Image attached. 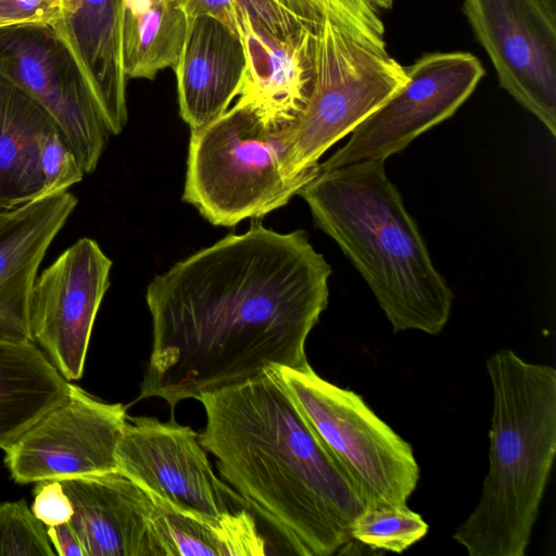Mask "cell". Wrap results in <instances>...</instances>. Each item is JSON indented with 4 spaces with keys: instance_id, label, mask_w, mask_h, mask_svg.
Here are the masks:
<instances>
[{
    "instance_id": "cell-1",
    "label": "cell",
    "mask_w": 556,
    "mask_h": 556,
    "mask_svg": "<svg viewBox=\"0 0 556 556\" xmlns=\"http://www.w3.org/2000/svg\"><path fill=\"white\" fill-rule=\"evenodd\" d=\"M331 267L303 230L253 223L157 275L147 288L152 348L138 400L180 402L269 368L308 364Z\"/></svg>"
},
{
    "instance_id": "cell-2",
    "label": "cell",
    "mask_w": 556,
    "mask_h": 556,
    "mask_svg": "<svg viewBox=\"0 0 556 556\" xmlns=\"http://www.w3.org/2000/svg\"><path fill=\"white\" fill-rule=\"evenodd\" d=\"M199 440L220 476L301 556H330L353 540L365 507L275 368L205 393Z\"/></svg>"
},
{
    "instance_id": "cell-3",
    "label": "cell",
    "mask_w": 556,
    "mask_h": 556,
    "mask_svg": "<svg viewBox=\"0 0 556 556\" xmlns=\"http://www.w3.org/2000/svg\"><path fill=\"white\" fill-rule=\"evenodd\" d=\"M384 163L316 165L296 195L367 282L394 332L438 334L447 324L454 295Z\"/></svg>"
},
{
    "instance_id": "cell-4",
    "label": "cell",
    "mask_w": 556,
    "mask_h": 556,
    "mask_svg": "<svg viewBox=\"0 0 556 556\" xmlns=\"http://www.w3.org/2000/svg\"><path fill=\"white\" fill-rule=\"evenodd\" d=\"M493 393L489 472L454 540L470 556H523L556 455V370L509 349L486 359Z\"/></svg>"
},
{
    "instance_id": "cell-5",
    "label": "cell",
    "mask_w": 556,
    "mask_h": 556,
    "mask_svg": "<svg viewBox=\"0 0 556 556\" xmlns=\"http://www.w3.org/2000/svg\"><path fill=\"white\" fill-rule=\"evenodd\" d=\"M286 131L237 103L191 129L182 200L227 227L286 205L311 178L293 174Z\"/></svg>"
},
{
    "instance_id": "cell-6",
    "label": "cell",
    "mask_w": 556,
    "mask_h": 556,
    "mask_svg": "<svg viewBox=\"0 0 556 556\" xmlns=\"http://www.w3.org/2000/svg\"><path fill=\"white\" fill-rule=\"evenodd\" d=\"M275 370L365 506L406 504L419 480V466L410 444L357 393L323 379L309 364Z\"/></svg>"
},
{
    "instance_id": "cell-7",
    "label": "cell",
    "mask_w": 556,
    "mask_h": 556,
    "mask_svg": "<svg viewBox=\"0 0 556 556\" xmlns=\"http://www.w3.org/2000/svg\"><path fill=\"white\" fill-rule=\"evenodd\" d=\"M406 81L405 66L325 18L316 34L308 102L287 129L294 175L311 177L324 153L351 134Z\"/></svg>"
},
{
    "instance_id": "cell-8",
    "label": "cell",
    "mask_w": 556,
    "mask_h": 556,
    "mask_svg": "<svg viewBox=\"0 0 556 556\" xmlns=\"http://www.w3.org/2000/svg\"><path fill=\"white\" fill-rule=\"evenodd\" d=\"M405 84L368 115L318 168L381 159L404 150L415 138L450 118L484 75L470 52H431L405 67Z\"/></svg>"
},
{
    "instance_id": "cell-9",
    "label": "cell",
    "mask_w": 556,
    "mask_h": 556,
    "mask_svg": "<svg viewBox=\"0 0 556 556\" xmlns=\"http://www.w3.org/2000/svg\"><path fill=\"white\" fill-rule=\"evenodd\" d=\"M0 74L50 114L85 174L92 173L111 134L73 54L52 26L0 27Z\"/></svg>"
},
{
    "instance_id": "cell-10",
    "label": "cell",
    "mask_w": 556,
    "mask_h": 556,
    "mask_svg": "<svg viewBox=\"0 0 556 556\" xmlns=\"http://www.w3.org/2000/svg\"><path fill=\"white\" fill-rule=\"evenodd\" d=\"M500 86L556 136V12L541 0H464Z\"/></svg>"
},
{
    "instance_id": "cell-11",
    "label": "cell",
    "mask_w": 556,
    "mask_h": 556,
    "mask_svg": "<svg viewBox=\"0 0 556 556\" xmlns=\"http://www.w3.org/2000/svg\"><path fill=\"white\" fill-rule=\"evenodd\" d=\"M115 462L117 471L149 495L182 511L217 517L244 507L214 472L199 434L174 419L128 416Z\"/></svg>"
},
{
    "instance_id": "cell-12",
    "label": "cell",
    "mask_w": 556,
    "mask_h": 556,
    "mask_svg": "<svg viewBox=\"0 0 556 556\" xmlns=\"http://www.w3.org/2000/svg\"><path fill=\"white\" fill-rule=\"evenodd\" d=\"M127 418L124 405L99 401L71 383L68 397L4 451L5 464L18 483L115 471Z\"/></svg>"
},
{
    "instance_id": "cell-13",
    "label": "cell",
    "mask_w": 556,
    "mask_h": 556,
    "mask_svg": "<svg viewBox=\"0 0 556 556\" xmlns=\"http://www.w3.org/2000/svg\"><path fill=\"white\" fill-rule=\"evenodd\" d=\"M112 261L80 238L37 278L29 301L35 342L68 381L83 376L97 313L110 287Z\"/></svg>"
},
{
    "instance_id": "cell-14",
    "label": "cell",
    "mask_w": 556,
    "mask_h": 556,
    "mask_svg": "<svg viewBox=\"0 0 556 556\" xmlns=\"http://www.w3.org/2000/svg\"><path fill=\"white\" fill-rule=\"evenodd\" d=\"M228 25L239 34L245 60L236 103L271 128H290L313 89L317 31L283 39L242 10L231 12Z\"/></svg>"
},
{
    "instance_id": "cell-15",
    "label": "cell",
    "mask_w": 556,
    "mask_h": 556,
    "mask_svg": "<svg viewBox=\"0 0 556 556\" xmlns=\"http://www.w3.org/2000/svg\"><path fill=\"white\" fill-rule=\"evenodd\" d=\"M73 505L68 523L87 556H159L150 495L115 470L59 480Z\"/></svg>"
},
{
    "instance_id": "cell-16",
    "label": "cell",
    "mask_w": 556,
    "mask_h": 556,
    "mask_svg": "<svg viewBox=\"0 0 556 556\" xmlns=\"http://www.w3.org/2000/svg\"><path fill=\"white\" fill-rule=\"evenodd\" d=\"M76 205L65 190L0 212V333L33 341L29 301L37 273Z\"/></svg>"
},
{
    "instance_id": "cell-17",
    "label": "cell",
    "mask_w": 556,
    "mask_h": 556,
    "mask_svg": "<svg viewBox=\"0 0 556 556\" xmlns=\"http://www.w3.org/2000/svg\"><path fill=\"white\" fill-rule=\"evenodd\" d=\"M73 54L111 135L128 119L122 63V0H61L52 25Z\"/></svg>"
},
{
    "instance_id": "cell-18",
    "label": "cell",
    "mask_w": 556,
    "mask_h": 556,
    "mask_svg": "<svg viewBox=\"0 0 556 556\" xmlns=\"http://www.w3.org/2000/svg\"><path fill=\"white\" fill-rule=\"evenodd\" d=\"M239 34L211 15L188 17L174 72L180 117L190 129L201 128L229 109L244 70Z\"/></svg>"
},
{
    "instance_id": "cell-19",
    "label": "cell",
    "mask_w": 556,
    "mask_h": 556,
    "mask_svg": "<svg viewBox=\"0 0 556 556\" xmlns=\"http://www.w3.org/2000/svg\"><path fill=\"white\" fill-rule=\"evenodd\" d=\"M56 128L33 97L0 74V212L47 195L40 150Z\"/></svg>"
},
{
    "instance_id": "cell-20",
    "label": "cell",
    "mask_w": 556,
    "mask_h": 556,
    "mask_svg": "<svg viewBox=\"0 0 556 556\" xmlns=\"http://www.w3.org/2000/svg\"><path fill=\"white\" fill-rule=\"evenodd\" d=\"M70 386L35 342L0 333V448L62 404Z\"/></svg>"
},
{
    "instance_id": "cell-21",
    "label": "cell",
    "mask_w": 556,
    "mask_h": 556,
    "mask_svg": "<svg viewBox=\"0 0 556 556\" xmlns=\"http://www.w3.org/2000/svg\"><path fill=\"white\" fill-rule=\"evenodd\" d=\"M159 556H262L266 541L245 507L217 517L193 515L150 495Z\"/></svg>"
},
{
    "instance_id": "cell-22",
    "label": "cell",
    "mask_w": 556,
    "mask_h": 556,
    "mask_svg": "<svg viewBox=\"0 0 556 556\" xmlns=\"http://www.w3.org/2000/svg\"><path fill=\"white\" fill-rule=\"evenodd\" d=\"M188 17L174 0H122V63L127 78L154 79L174 67Z\"/></svg>"
},
{
    "instance_id": "cell-23",
    "label": "cell",
    "mask_w": 556,
    "mask_h": 556,
    "mask_svg": "<svg viewBox=\"0 0 556 556\" xmlns=\"http://www.w3.org/2000/svg\"><path fill=\"white\" fill-rule=\"evenodd\" d=\"M278 1L316 29L328 18L361 43L387 51L383 23L377 9L368 0Z\"/></svg>"
},
{
    "instance_id": "cell-24",
    "label": "cell",
    "mask_w": 556,
    "mask_h": 556,
    "mask_svg": "<svg viewBox=\"0 0 556 556\" xmlns=\"http://www.w3.org/2000/svg\"><path fill=\"white\" fill-rule=\"evenodd\" d=\"M429 526L404 505L365 506L351 526V538L370 548L402 553L419 542Z\"/></svg>"
},
{
    "instance_id": "cell-25",
    "label": "cell",
    "mask_w": 556,
    "mask_h": 556,
    "mask_svg": "<svg viewBox=\"0 0 556 556\" xmlns=\"http://www.w3.org/2000/svg\"><path fill=\"white\" fill-rule=\"evenodd\" d=\"M187 17L211 15L228 25L233 10L244 11L277 37L289 39L318 29L291 13L278 0H174Z\"/></svg>"
},
{
    "instance_id": "cell-26",
    "label": "cell",
    "mask_w": 556,
    "mask_h": 556,
    "mask_svg": "<svg viewBox=\"0 0 556 556\" xmlns=\"http://www.w3.org/2000/svg\"><path fill=\"white\" fill-rule=\"evenodd\" d=\"M45 525L23 500L0 505V555L53 556Z\"/></svg>"
},
{
    "instance_id": "cell-27",
    "label": "cell",
    "mask_w": 556,
    "mask_h": 556,
    "mask_svg": "<svg viewBox=\"0 0 556 556\" xmlns=\"http://www.w3.org/2000/svg\"><path fill=\"white\" fill-rule=\"evenodd\" d=\"M40 167L47 195L67 190L85 175L80 162L59 128L51 131L42 142Z\"/></svg>"
},
{
    "instance_id": "cell-28",
    "label": "cell",
    "mask_w": 556,
    "mask_h": 556,
    "mask_svg": "<svg viewBox=\"0 0 556 556\" xmlns=\"http://www.w3.org/2000/svg\"><path fill=\"white\" fill-rule=\"evenodd\" d=\"M61 13V0H0V27L40 24L52 26Z\"/></svg>"
},
{
    "instance_id": "cell-29",
    "label": "cell",
    "mask_w": 556,
    "mask_h": 556,
    "mask_svg": "<svg viewBox=\"0 0 556 556\" xmlns=\"http://www.w3.org/2000/svg\"><path fill=\"white\" fill-rule=\"evenodd\" d=\"M30 510L47 527L68 522L74 513L71 500L59 480L38 481Z\"/></svg>"
},
{
    "instance_id": "cell-30",
    "label": "cell",
    "mask_w": 556,
    "mask_h": 556,
    "mask_svg": "<svg viewBox=\"0 0 556 556\" xmlns=\"http://www.w3.org/2000/svg\"><path fill=\"white\" fill-rule=\"evenodd\" d=\"M55 554L60 556H87L86 551L68 522L47 528Z\"/></svg>"
},
{
    "instance_id": "cell-31",
    "label": "cell",
    "mask_w": 556,
    "mask_h": 556,
    "mask_svg": "<svg viewBox=\"0 0 556 556\" xmlns=\"http://www.w3.org/2000/svg\"><path fill=\"white\" fill-rule=\"evenodd\" d=\"M376 9H391L393 5V0H368Z\"/></svg>"
},
{
    "instance_id": "cell-32",
    "label": "cell",
    "mask_w": 556,
    "mask_h": 556,
    "mask_svg": "<svg viewBox=\"0 0 556 556\" xmlns=\"http://www.w3.org/2000/svg\"><path fill=\"white\" fill-rule=\"evenodd\" d=\"M548 9L556 12V0H541Z\"/></svg>"
}]
</instances>
